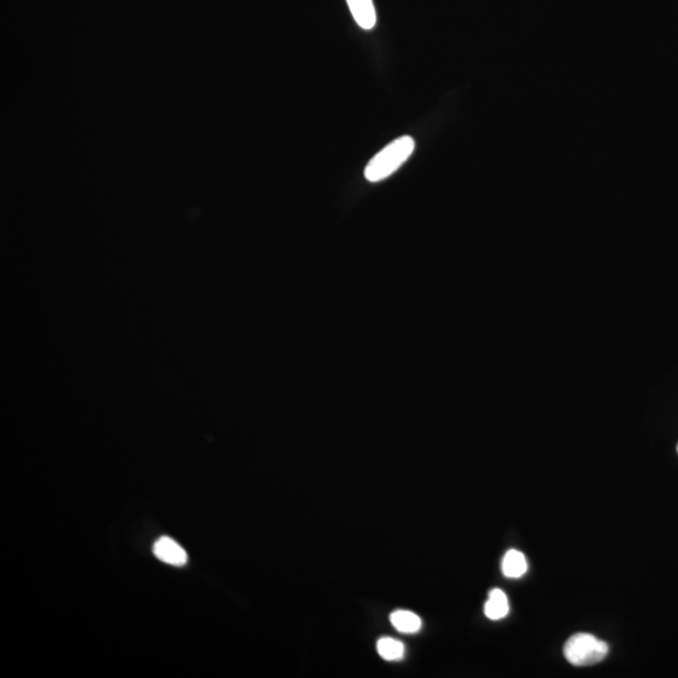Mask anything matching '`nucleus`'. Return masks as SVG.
I'll use <instances>...</instances> for the list:
<instances>
[{
	"label": "nucleus",
	"instance_id": "obj_1",
	"mask_svg": "<svg viewBox=\"0 0 678 678\" xmlns=\"http://www.w3.org/2000/svg\"><path fill=\"white\" fill-rule=\"evenodd\" d=\"M413 151L415 140L413 137L402 136L392 141L368 162L364 168V177L370 183H380L388 179L411 158Z\"/></svg>",
	"mask_w": 678,
	"mask_h": 678
},
{
	"label": "nucleus",
	"instance_id": "obj_2",
	"mask_svg": "<svg viewBox=\"0 0 678 678\" xmlns=\"http://www.w3.org/2000/svg\"><path fill=\"white\" fill-rule=\"evenodd\" d=\"M609 652L607 642L589 633H576L564 646L567 661L578 667L598 664L607 658Z\"/></svg>",
	"mask_w": 678,
	"mask_h": 678
},
{
	"label": "nucleus",
	"instance_id": "obj_3",
	"mask_svg": "<svg viewBox=\"0 0 678 678\" xmlns=\"http://www.w3.org/2000/svg\"><path fill=\"white\" fill-rule=\"evenodd\" d=\"M153 554L158 560L170 564V566L183 567L187 563L185 549L168 536H161L155 543Z\"/></svg>",
	"mask_w": 678,
	"mask_h": 678
},
{
	"label": "nucleus",
	"instance_id": "obj_4",
	"mask_svg": "<svg viewBox=\"0 0 678 678\" xmlns=\"http://www.w3.org/2000/svg\"><path fill=\"white\" fill-rule=\"evenodd\" d=\"M347 4H348L355 23L362 29L371 30L374 29L377 23V14L373 0H347Z\"/></svg>",
	"mask_w": 678,
	"mask_h": 678
},
{
	"label": "nucleus",
	"instance_id": "obj_5",
	"mask_svg": "<svg viewBox=\"0 0 678 678\" xmlns=\"http://www.w3.org/2000/svg\"><path fill=\"white\" fill-rule=\"evenodd\" d=\"M509 600L502 589H493L489 594V600L485 604V615L493 621H499L508 616Z\"/></svg>",
	"mask_w": 678,
	"mask_h": 678
},
{
	"label": "nucleus",
	"instance_id": "obj_6",
	"mask_svg": "<svg viewBox=\"0 0 678 678\" xmlns=\"http://www.w3.org/2000/svg\"><path fill=\"white\" fill-rule=\"evenodd\" d=\"M502 573L508 578H520L526 575L527 570V561L526 555L519 551L511 549L505 554L504 560H502Z\"/></svg>",
	"mask_w": 678,
	"mask_h": 678
},
{
	"label": "nucleus",
	"instance_id": "obj_7",
	"mask_svg": "<svg viewBox=\"0 0 678 678\" xmlns=\"http://www.w3.org/2000/svg\"><path fill=\"white\" fill-rule=\"evenodd\" d=\"M389 619L396 630L402 633H416L421 630V618L410 610H395Z\"/></svg>",
	"mask_w": 678,
	"mask_h": 678
},
{
	"label": "nucleus",
	"instance_id": "obj_8",
	"mask_svg": "<svg viewBox=\"0 0 678 678\" xmlns=\"http://www.w3.org/2000/svg\"><path fill=\"white\" fill-rule=\"evenodd\" d=\"M377 650L386 661H400L404 656V646L391 637H382L377 642Z\"/></svg>",
	"mask_w": 678,
	"mask_h": 678
},
{
	"label": "nucleus",
	"instance_id": "obj_9",
	"mask_svg": "<svg viewBox=\"0 0 678 678\" xmlns=\"http://www.w3.org/2000/svg\"><path fill=\"white\" fill-rule=\"evenodd\" d=\"M678 450V449H677Z\"/></svg>",
	"mask_w": 678,
	"mask_h": 678
}]
</instances>
